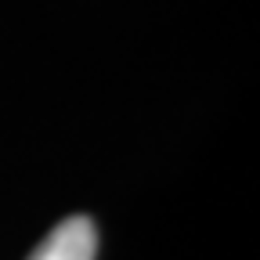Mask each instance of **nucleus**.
Returning <instances> with one entry per match:
<instances>
[{
    "instance_id": "1",
    "label": "nucleus",
    "mask_w": 260,
    "mask_h": 260,
    "mask_svg": "<svg viewBox=\"0 0 260 260\" xmlns=\"http://www.w3.org/2000/svg\"><path fill=\"white\" fill-rule=\"evenodd\" d=\"M98 228L87 217H65L54 232L32 249L29 260H94Z\"/></svg>"
}]
</instances>
